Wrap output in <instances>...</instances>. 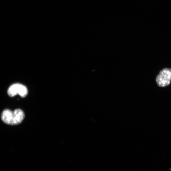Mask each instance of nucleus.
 Here are the masks:
<instances>
[{
    "label": "nucleus",
    "instance_id": "1",
    "mask_svg": "<svg viewBox=\"0 0 171 171\" xmlns=\"http://www.w3.org/2000/svg\"><path fill=\"white\" fill-rule=\"evenodd\" d=\"M24 117V113L21 109H17L13 111L9 109H5L1 114L3 122L7 124L12 125L21 123Z\"/></svg>",
    "mask_w": 171,
    "mask_h": 171
},
{
    "label": "nucleus",
    "instance_id": "2",
    "mask_svg": "<svg viewBox=\"0 0 171 171\" xmlns=\"http://www.w3.org/2000/svg\"><path fill=\"white\" fill-rule=\"evenodd\" d=\"M156 80L159 87H164L169 85L171 81V69L166 68L161 71Z\"/></svg>",
    "mask_w": 171,
    "mask_h": 171
},
{
    "label": "nucleus",
    "instance_id": "3",
    "mask_svg": "<svg viewBox=\"0 0 171 171\" xmlns=\"http://www.w3.org/2000/svg\"><path fill=\"white\" fill-rule=\"evenodd\" d=\"M28 94V90L24 86L20 84H15L11 86L8 90L10 97H13L18 94L22 97H26Z\"/></svg>",
    "mask_w": 171,
    "mask_h": 171
}]
</instances>
